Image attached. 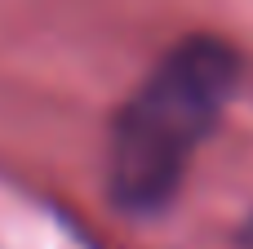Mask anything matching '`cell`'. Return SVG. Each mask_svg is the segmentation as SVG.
Masks as SVG:
<instances>
[{"instance_id":"6da1fadb","label":"cell","mask_w":253,"mask_h":249,"mask_svg":"<svg viewBox=\"0 0 253 249\" xmlns=\"http://www.w3.org/2000/svg\"><path fill=\"white\" fill-rule=\"evenodd\" d=\"M240 71V53L218 36H191L151 67L107 138V192L116 209L151 218L182 192V178L218 129Z\"/></svg>"}]
</instances>
